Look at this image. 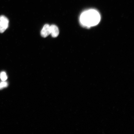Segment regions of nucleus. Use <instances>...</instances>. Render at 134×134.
I'll use <instances>...</instances> for the list:
<instances>
[{
    "label": "nucleus",
    "instance_id": "obj_1",
    "mask_svg": "<svg viewBox=\"0 0 134 134\" xmlns=\"http://www.w3.org/2000/svg\"><path fill=\"white\" fill-rule=\"evenodd\" d=\"M99 13L96 10L90 9L84 12L80 17V22L83 26L90 27L98 25L100 21Z\"/></svg>",
    "mask_w": 134,
    "mask_h": 134
},
{
    "label": "nucleus",
    "instance_id": "obj_2",
    "mask_svg": "<svg viewBox=\"0 0 134 134\" xmlns=\"http://www.w3.org/2000/svg\"><path fill=\"white\" fill-rule=\"evenodd\" d=\"M50 34V26L46 24L43 26L41 31V35L42 37L46 38Z\"/></svg>",
    "mask_w": 134,
    "mask_h": 134
},
{
    "label": "nucleus",
    "instance_id": "obj_3",
    "mask_svg": "<svg viewBox=\"0 0 134 134\" xmlns=\"http://www.w3.org/2000/svg\"><path fill=\"white\" fill-rule=\"evenodd\" d=\"M50 34L53 37H58L59 34V31L57 26L56 25H53L50 26Z\"/></svg>",
    "mask_w": 134,
    "mask_h": 134
},
{
    "label": "nucleus",
    "instance_id": "obj_4",
    "mask_svg": "<svg viewBox=\"0 0 134 134\" xmlns=\"http://www.w3.org/2000/svg\"><path fill=\"white\" fill-rule=\"evenodd\" d=\"M0 21L7 29L8 27L9 20L4 15L0 16Z\"/></svg>",
    "mask_w": 134,
    "mask_h": 134
},
{
    "label": "nucleus",
    "instance_id": "obj_5",
    "mask_svg": "<svg viewBox=\"0 0 134 134\" xmlns=\"http://www.w3.org/2000/svg\"><path fill=\"white\" fill-rule=\"evenodd\" d=\"M0 78L2 81H5L7 79L8 77L5 72L3 71L0 74Z\"/></svg>",
    "mask_w": 134,
    "mask_h": 134
},
{
    "label": "nucleus",
    "instance_id": "obj_6",
    "mask_svg": "<svg viewBox=\"0 0 134 134\" xmlns=\"http://www.w3.org/2000/svg\"><path fill=\"white\" fill-rule=\"evenodd\" d=\"M8 83L7 82L5 81H3L0 83V90L3 88L7 87Z\"/></svg>",
    "mask_w": 134,
    "mask_h": 134
},
{
    "label": "nucleus",
    "instance_id": "obj_7",
    "mask_svg": "<svg viewBox=\"0 0 134 134\" xmlns=\"http://www.w3.org/2000/svg\"><path fill=\"white\" fill-rule=\"evenodd\" d=\"M6 29L7 28L5 27L4 25L0 21V33H3L4 32Z\"/></svg>",
    "mask_w": 134,
    "mask_h": 134
}]
</instances>
